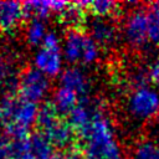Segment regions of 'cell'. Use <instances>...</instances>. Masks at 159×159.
<instances>
[{
	"mask_svg": "<svg viewBox=\"0 0 159 159\" xmlns=\"http://www.w3.org/2000/svg\"><path fill=\"white\" fill-rule=\"evenodd\" d=\"M61 46L62 41L60 36L53 31L47 32L42 45L36 50L34 55V68L48 78L60 76L62 73L65 61Z\"/></svg>",
	"mask_w": 159,
	"mask_h": 159,
	"instance_id": "cell-4",
	"label": "cell"
},
{
	"mask_svg": "<svg viewBox=\"0 0 159 159\" xmlns=\"http://www.w3.org/2000/svg\"><path fill=\"white\" fill-rule=\"evenodd\" d=\"M70 2L61 0H36V1H26L24 2V9L26 15H31L36 19H45L51 14L61 15Z\"/></svg>",
	"mask_w": 159,
	"mask_h": 159,
	"instance_id": "cell-13",
	"label": "cell"
},
{
	"mask_svg": "<svg viewBox=\"0 0 159 159\" xmlns=\"http://www.w3.org/2000/svg\"><path fill=\"white\" fill-rule=\"evenodd\" d=\"M40 133L46 137V139L51 143L52 147L58 149H68L72 142L75 140V129L68 123L67 119H63L58 116L55 120L47 124L45 128L40 129Z\"/></svg>",
	"mask_w": 159,
	"mask_h": 159,
	"instance_id": "cell-9",
	"label": "cell"
},
{
	"mask_svg": "<svg viewBox=\"0 0 159 159\" xmlns=\"http://www.w3.org/2000/svg\"><path fill=\"white\" fill-rule=\"evenodd\" d=\"M17 78L19 75L15 72L12 63L0 58V89H17Z\"/></svg>",
	"mask_w": 159,
	"mask_h": 159,
	"instance_id": "cell-18",
	"label": "cell"
},
{
	"mask_svg": "<svg viewBox=\"0 0 159 159\" xmlns=\"http://www.w3.org/2000/svg\"><path fill=\"white\" fill-rule=\"evenodd\" d=\"M39 107L36 103L21 97L5 96L0 101V125L11 140L29 137V132L37 120Z\"/></svg>",
	"mask_w": 159,
	"mask_h": 159,
	"instance_id": "cell-1",
	"label": "cell"
},
{
	"mask_svg": "<svg viewBox=\"0 0 159 159\" xmlns=\"http://www.w3.org/2000/svg\"><path fill=\"white\" fill-rule=\"evenodd\" d=\"M87 10V1L82 2H73V4H68V6L66 7V10L60 15L61 21L70 26V29H78V26L84 22V11Z\"/></svg>",
	"mask_w": 159,
	"mask_h": 159,
	"instance_id": "cell-15",
	"label": "cell"
},
{
	"mask_svg": "<svg viewBox=\"0 0 159 159\" xmlns=\"http://www.w3.org/2000/svg\"><path fill=\"white\" fill-rule=\"evenodd\" d=\"M148 42L159 46V12L154 7L148 10Z\"/></svg>",
	"mask_w": 159,
	"mask_h": 159,
	"instance_id": "cell-21",
	"label": "cell"
},
{
	"mask_svg": "<svg viewBox=\"0 0 159 159\" xmlns=\"http://www.w3.org/2000/svg\"><path fill=\"white\" fill-rule=\"evenodd\" d=\"M0 53H1V42H0ZM1 58V57H0Z\"/></svg>",
	"mask_w": 159,
	"mask_h": 159,
	"instance_id": "cell-25",
	"label": "cell"
},
{
	"mask_svg": "<svg viewBox=\"0 0 159 159\" xmlns=\"http://www.w3.org/2000/svg\"><path fill=\"white\" fill-rule=\"evenodd\" d=\"M158 12H159V2H157V4H154V6H153Z\"/></svg>",
	"mask_w": 159,
	"mask_h": 159,
	"instance_id": "cell-24",
	"label": "cell"
},
{
	"mask_svg": "<svg viewBox=\"0 0 159 159\" xmlns=\"http://www.w3.org/2000/svg\"><path fill=\"white\" fill-rule=\"evenodd\" d=\"M122 36L124 42L135 50H142L149 45L148 42V10L138 7L129 11L122 26Z\"/></svg>",
	"mask_w": 159,
	"mask_h": 159,
	"instance_id": "cell-7",
	"label": "cell"
},
{
	"mask_svg": "<svg viewBox=\"0 0 159 159\" xmlns=\"http://www.w3.org/2000/svg\"><path fill=\"white\" fill-rule=\"evenodd\" d=\"M62 55L71 65H93L101 56V47L80 29H70L62 40Z\"/></svg>",
	"mask_w": 159,
	"mask_h": 159,
	"instance_id": "cell-3",
	"label": "cell"
},
{
	"mask_svg": "<svg viewBox=\"0 0 159 159\" xmlns=\"http://www.w3.org/2000/svg\"><path fill=\"white\" fill-rule=\"evenodd\" d=\"M87 10H89L94 17L111 19L120 12V4L113 0L87 1Z\"/></svg>",
	"mask_w": 159,
	"mask_h": 159,
	"instance_id": "cell-16",
	"label": "cell"
},
{
	"mask_svg": "<svg viewBox=\"0 0 159 159\" xmlns=\"http://www.w3.org/2000/svg\"><path fill=\"white\" fill-rule=\"evenodd\" d=\"M52 159H86V158H84L82 150L68 148V149H65V150L55 154Z\"/></svg>",
	"mask_w": 159,
	"mask_h": 159,
	"instance_id": "cell-22",
	"label": "cell"
},
{
	"mask_svg": "<svg viewBox=\"0 0 159 159\" xmlns=\"http://www.w3.org/2000/svg\"><path fill=\"white\" fill-rule=\"evenodd\" d=\"M106 114L104 102L99 98L83 97L80 99L78 104L68 114V123L72 125L76 133L81 134L94 118Z\"/></svg>",
	"mask_w": 159,
	"mask_h": 159,
	"instance_id": "cell-8",
	"label": "cell"
},
{
	"mask_svg": "<svg viewBox=\"0 0 159 159\" xmlns=\"http://www.w3.org/2000/svg\"><path fill=\"white\" fill-rule=\"evenodd\" d=\"M9 159H37L30 149L29 137L22 138V139L11 140V149H10Z\"/></svg>",
	"mask_w": 159,
	"mask_h": 159,
	"instance_id": "cell-20",
	"label": "cell"
},
{
	"mask_svg": "<svg viewBox=\"0 0 159 159\" xmlns=\"http://www.w3.org/2000/svg\"><path fill=\"white\" fill-rule=\"evenodd\" d=\"M133 159H159V145L152 140L139 142L133 150Z\"/></svg>",
	"mask_w": 159,
	"mask_h": 159,
	"instance_id": "cell-19",
	"label": "cell"
},
{
	"mask_svg": "<svg viewBox=\"0 0 159 159\" xmlns=\"http://www.w3.org/2000/svg\"><path fill=\"white\" fill-rule=\"evenodd\" d=\"M148 78L154 84L159 86V56L152 61V63L148 67Z\"/></svg>",
	"mask_w": 159,
	"mask_h": 159,
	"instance_id": "cell-23",
	"label": "cell"
},
{
	"mask_svg": "<svg viewBox=\"0 0 159 159\" xmlns=\"http://www.w3.org/2000/svg\"><path fill=\"white\" fill-rule=\"evenodd\" d=\"M47 27L42 19L32 17L26 27H25V39L26 42L31 46H41L46 35H47Z\"/></svg>",
	"mask_w": 159,
	"mask_h": 159,
	"instance_id": "cell-17",
	"label": "cell"
},
{
	"mask_svg": "<svg viewBox=\"0 0 159 159\" xmlns=\"http://www.w3.org/2000/svg\"><path fill=\"white\" fill-rule=\"evenodd\" d=\"M125 107L129 116L137 120L154 119L159 114V93L149 86L134 88L125 101Z\"/></svg>",
	"mask_w": 159,
	"mask_h": 159,
	"instance_id": "cell-5",
	"label": "cell"
},
{
	"mask_svg": "<svg viewBox=\"0 0 159 159\" xmlns=\"http://www.w3.org/2000/svg\"><path fill=\"white\" fill-rule=\"evenodd\" d=\"M24 4L14 0L0 1V31L10 34L15 31L25 17Z\"/></svg>",
	"mask_w": 159,
	"mask_h": 159,
	"instance_id": "cell-11",
	"label": "cell"
},
{
	"mask_svg": "<svg viewBox=\"0 0 159 159\" xmlns=\"http://www.w3.org/2000/svg\"><path fill=\"white\" fill-rule=\"evenodd\" d=\"M89 37L99 46L104 48L113 47L119 37L118 29L111 19L93 17L87 22Z\"/></svg>",
	"mask_w": 159,
	"mask_h": 159,
	"instance_id": "cell-10",
	"label": "cell"
},
{
	"mask_svg": "<svg viewBox=\"0 0 159 159\" xmlns=\"http://www.w3.org/2000/svg\"><path fill=\"white\" fill-rule=\"evenodd\" d=\"M86 159H116L122 157L114 129L107 114L99 116L80 134Z\"/></svg>",
	"mask_w": 159,
	"mask_h": 159,
	"instance_id": "cell-2",
	"label": "cell"
},
{
	"mask_svg": "<svg viewBox=\"0 0 159 159\" xmlns=\"http://www.w3.org/2000/svg\"><path fill=\"white\" fill-rule=\"evenodd\" d=\"M17 91L21 98L37 104L50 93L51 82L47 76L34 67H29L19 73Z\"/></svg>",
	"mask_w": 159,
	"mask_h": 159,
	"instance_id": "cell-6",
	"label": "cell"
},
{
	"mask_svg": "<svg viewBox=\"0 0 159 159\" xmlns=\"http://www.w3.org/2000/svg\"><path fill=\"white\" fill-rule=\"evenodd\" d=\"M60 86L73 91L78 96L86 97L91 89V80L82 68L71 66L63 70L60 75Z\"/></svg>",
	"mask_w": 159,
	"mask_h": 159,
	"instance_id": "cell-12",
	"label": "cell"
},
{
	"mask_svg": "<svg viewBox=\"0 0 159 159\" xmlns=\"http://www.w3.org/2000/svg\"><path fill=\"white\" fill-rule=\"evenodd\" d=\"M80 99H78V94L75 93L73 91L58 86L52 96V102L51 104L53 106V108L57 111V113L60 116L62 114H70L71 111L78 104Z\"/></svg>",
	"mask_w": 159,
	"mask_h": 159,
	"instance_id": "cell-14",
	"label": "cell"
}]
</instances>
